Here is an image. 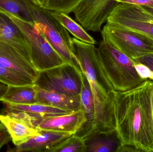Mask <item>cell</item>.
Here are the masks:
<instances>
[{
	"label": "cell",
	"instance_id": "8992f818",
	"mask_svg": "<svg viewBox=\"0 0 153 152\" xmlns=\"http://www.w3.org/2000/svg\"><path fill=\"white\" fill-rule=\"evenodd\" d=\"M101 32L102 41L109 43L131 59L153 53V40L141 33L108 22Z\"/></svg>",
	"mask_w": 153,
	"mask_h": 152
},
{
	"label": "cell",
	"instance_id": "3957f363",
	"mask_svg": "<svg viewBox=\"0 0 153 152\" xmlns=\"http://www.w3.org/2000/svg\"><path fill=\"white\" fill-rule=\"evenodd\" d=\"M94 59L108 92H126L146 80L140 76L133 60L108 42L102 41L96 47Z\"/></svg>",
	"mask_w": 153,
	"mask_h": 152
},
{
	"label": "cell",
	"instance_id": "603a6c76",
	"mask_svg": "<svg viewBox=\"0 0 153 152\" xmlns=\"http://www.w3.org/2000/svg\"><path fill=\"white\" fill-rule=\"evenodd\" d=\"M49 152H87V146L84 139L74 134L54 147Z\"/></svg>",
	"mask_w": 153,
	"mask_h": 152
},
{
	"label": "cell",
	"instance_id": "30bf717a",
	"mask_svg": "<svg viewBox=\"0 0 153 152\" xmlns=\"http://www.w3.org/2000/svg\"><path fill=\"white\" fill-rule=\"evenodd\" d=\"M87 120L82 109L63 115L39 117L36 127L39 131H48L74 134L78 133Z\"/></svg>",
	"mask_w": 153,
	"mask_h": 152
},
{
	"label": "cell",
	"instance_id": "f1b7e54d",
	"mask_svg": "<svg viewBox=\"0 0 153 152\" xmlns=\"http://www.w3.org/2000/svg\"><path fill=\"white\" fill-rule=\"evenodd\" d=\"M48 1V0H31L32 2L35 5L42 8H45Z\"/></svg>",
	"mask_w": 153,
	"mask_h": 152
},
{
	"label": "cell",
	"instance_id": "2e32d148",
	"mask_svg": "<svg viewBox=\"0 0 153 152\" xmlns=\"http://www.w3.org/2000/svg\"><path fill=\"white\" fill-rule=\"evenodd\" d=\"M84 140L88 152H117L121 145L116 130L93 134Z\"/></svg>",
	"mask_w": 153,
	"mask_h": 152
},
{
	"label": "cell",
	"instance_id": "ac0fdd59",
	"mask_svg": "<svg viewBox=\"0 0 153 152\" xmlns=\"http://www.w3.org/2000/svg\"><path fill=\"white\" fill-rule=\"evenodd\" d=\"M34 86H8V89L1 101L4 103L13 104L37 103Z\"/></svg>",
	"mask_w": 153,
	"mask_h": 152
},
{
	"label": "cell",
	"instance_id": "1f68e13d",
	"mask_svg": "<svg viewBox=\"0 0 153 152\" xmlns=\"http://www.w3.org/2000/svg\"><path fill=\"white\" fill-rule=\"evenodd\" d=\"M152 103H153V95Z\"/></svg>",
	"mask_w": 153,
	"mask_h": 152
},
{
	"label": "cell",
	"instance_id": "5b68a950",
	"mask_svg": "<svg viewBox=\"0 0 153 152\" xmlns=\"http://www.w3.org/2000/svg\"><path fill=\"white\" fill-rule=\"evenodd\" d=\"M32 11L34 24L51 46L65 62L76 65L68 30L52 16L50 11L33 4Z\"/></svg>",
	"mask_w": 153,
	"mask_h": 152
},
{
	"label": "cell",
	"instance_id": "9a60e30c",
	"mask_svg": "<svg viewBox=\"0 0 153 152\" xmlns=\"http://www.w3.org/2000/svg\"><path fill=\"white\" fill-rule=\"evenodd\" d=\"M81 109L86 113L87 120L76 134L85 139L91 134L94 120V104L91 87L86 77L82 73V87L80 93Z\"/></svg>",
	"mask_w": 153,
	"mask_h": 152
},
{
	"label": "cell",
	"instance_id": "484cf974",
	"mask_svg": "<svg viewBox=\"0 0 153 152\" xmlns=\"http://www.w3.org/2000/svg\"><path fill=\"white\" fill-rule=\"evenodd\" d=\"M12 140V137L7 128L2 122L0 123V149Z\"/></svg>",
	"mask_w": 153,
	"mask_h": 152
},
{
	"label": "cell",
	"instance_id": "cb8c5ba5",
	"mask_svg": "<svg viewBox=\"0 0 153 152\" xmlns=\"http://www.w3.org/2000/svg\"><path fill=\"white\" fill-rule=\"evenodd\" d=\"M82 0H48L44 9L69 14L73 12Z\"/></svg>",
	"mask_w": 153,
	"mask_h": 152
},
{
	"label": "cell",
	"instance_id": "ffe728a7",
	"mask_svg": "<svg viewBox=\"0 0 153 152\" xmlns=\"http://www.w3.org/2000/svg\"><path fill=\"white\" fill-rule=\"evenodd\" d=\"M51 13L76 39L87 43L94 45L96 43V41L93 37L88 34L81 25L74 20L68 14L53 11H51Z\"/></svg>",
	"mask_w": 153,
	"mask_h": 152
},
{
	"label": "cell",
	"instance_id": "7402d4cb",
	"mask_svg": "<svg viewBox=\"0 0 153 152\" xmlns=\"http://www.w3.org/2000/svg\"><path fill=\"white\" fill-rule=\"evenodd\" d=\"M0 82L8 86L34 85L35 82L30 78L0 63Z\"/></svg>",
	"mask_w": 153,
	"mask_h": 152
},
{
	"label": "cell",
	"instance_id": "83f0119b",
	"mask_svg": "<svg viewBox=\"0 0 153 152\" xmlns=\"http://www.w3.org/2000/svg\"><path fill=\"white\" fill-rule=\"evenodd\" d=\"M8 86L0 82V101H1L8 89Z\"/></svg>",
	"mask_w": 153,
	"mask_h": 152
},
{
	"label": "cell",
	"instance_id": "5bb4252c",
	"mask_svg": "<svg viewBox=\"0 0 153 152\" xmlns=\"http://www.w3.org/2000/svg\"><path fill=\"white\" fill-rule=\"evenodd\" d=\"M37 103L67 110H78L81 109L80 95H71L42 89L34 85Z\"/></svg>",
	"mask_w": 153,
	"mask_h": 152
},
{
	"label": "cell",
	"instance_id": "4316f807",
	"mask_svg": "<svg viewBox=\"0 0 153 152\" xmlns=\"http://www.w3.org/2000/svg\"><path fill=\"white\" fill-rule=\"evenodd\" d=\"M120 3L147 6L153 8V0H121Z\"/></svg>",
	"mask_w": 153,
	"mask_h": 152
},
{
	"label": "cell",
	"instance_id": "ba28073f",
	"mask_svg": "<svg viewBox=\"0 0 153 152\" xmlns=\"http://www.w3.org/2000/svg\"><path fill=\"white\" fill-rule=\"evenodd\" d=\"M107 22L141 33L153 40V16L140 5L119 3Z\"/></svg>",
	"mask_w": 153,
	"mask_h": 152
},
{
	"label": "cell",
	"instance_id": "d6986e66",
	"mask_svg": "<svg viewBox=\"0 0 153 152\" xmlns=\"http://www.w3.org/2000/svg\"><path fill=\"white\" fill-rule=\"evenodd\" d=\"M31 0H0V10L7 12L24 21L34 23Z\"/></svg>",
	"mask_w": 153,
	"mask_h": 152
},
{
	"label": "cell",
	"instance_id": "44dd1931",
	"mask_svg": "<svg viewBox=\"0 0 153 152\" xmlns=\"http://www.w3.org/2000/svg\"><path fill=\"white\" fill-rule=\"evenodd\" d=\"M6 104L8 109L24 112L39 115L41 117L68 114L73 112L39 103L30 104Z\"/></svg>",
	"mask_w": 153,
	"mask_h": 152
},
{
	"label": "cell",
	"instance_id": "8fae6325",
	"mask_svg": "<svg viewBox=\"0 0 153 152\" xmlns=\"http://www.w3.org/2000/svg\"><path fill=\"white\" fill-rule=\"evenodd\" d=\"M0 63L30 78L36 83L39 72L31 58L0 40Z\"/></svg>",
	"mask_w": 153,
	"mask_h": 152
},
{
	"label": "cell",
	"instance_id": "f546056e",
	"mask_svg": "<svg viewBox=\"0 0 153 152\" xmlns=\"http://www.w3.org/2000/svg\"><path fill=\"white\" fill-rule=\"evenodd\" d=\"M142 9L153 16V8L145 6H141Z\"/></svg>",
	"mask_w": 153,
	"mask_h": 152
},
{
	"label": "cell",
	"instance_id": "d4e9b609",
	"mask_svg": "<svg viewBox=\"0 0 153 152\" xmlns=\"http://www.w3.org/2000/svg\"><path fill=\"white\" fill-rule=\"evenodd\" d=\"M135 63H138L146 67L151 73V79L153 80V53L144 54L133 59Z\"/></svg>",
	"mask_w": 153,
	"mask_h": 152
},
{
	"label": "cell",
	"instance_id": "9c48e42d",
	"mask_svg": "<svg viewBox=\"0 0 153 152\" xmlns=\"http://www.w3.org/2000/svg\"><path fill=\"white\" fill-rule=\"evenodd\" d=\"M118 4L115 0H82L73 12L86 31L101 32L102 25Z\"/></svg>",
	"mask_w": 153,
	"mask_h": 152
},
{
	"label": "cell",
	"instance_id": "4fadbf2b",
	"mask_svg": "<svg viewBox=\"0 0 153 152\" xmlns=\"http://www.w3.org/2000/svg\"><path fill=\"white\" fill-rule=\"evenodd\" d=\"M0 40L5 42L31 58L27 40L19 27L7 15L0 12Z\"/></svg>",
	"mask_w": 153,
	"mask_h": 152
},
{
	"label": "cell",
	"instance_id": "6da1fadb",
	"mask_svg": "<svg viewBox=\"0 0 153 152\" xmlns=\"http://www.w3.org/2000/svg\"><path fill=\"white\" fill-rule=\"evenodd\" d=\"M115 130L122 145L153 152V81L124 92H109Z\"/></svg>",
	"mask_w": 153,
	"mask_h": 152
},
{
	"label": "cell",
	"instance_id": "7a4b0ae2",
	"mask_svg": "<svg viewBox=\"0 0 153 152\" xmlns=\"http://www.w3.org/2000/svg\"><path fill=\"white\" fill-rule=\"evenodd\" d=\"M71 46L75 63L88 80L94 101V122L89 136L96 133L114 131L109 92L102 82L94 64L95 45L71 37Z\"/></svg>",
	"mask_w": 153,
	"mask_h": 152
},
{
	"label": "cell",
	"instance_id": "e0dca14e",
	"mask_svg": "<svg viewBox=\"0 0 153 152\" xmlns=\"http://www.w3.org/2000/svg\"><path fill=\"white\" fill-rule=\"evenodd\" d=\"M0 121L7 128L15 146L40 134V131L37 129L27 126L6 114H0Z\"/></svg>",
	"mask_w": 153,
	"mask_h": 152
},
{
	"label": "cell",
	"instance_id": "277c9868",
	"mask_svg": "<svg viewBox=\"0 0 153 152\" xmlns=\"http://www.w3.org/2000/svg\"><path fill=\"white\" fill-rule=\"evenodd\" d=\"M0 12L8 16L21 30L28 45L32 62L38 71L45 70L65 62L34 23L24 21L7 12L2 10Z\"/></svg>",
	"mask_w": 153,
	"mask_h": 152
},
{
	"label": "cell",
	"instance_id": "4dcf8cb0",
	"mask_svg": "<svg viewBox=\"0 0 153 152\" xmlns=\"http://www.w3.org/2000/svg\"><path fill=\"white\" fill-rule=\"evenodd\" d=\"M115 1H117V2L118 3H120L121 0H115Z\"/></svg>",
	"mask_w": 153,
	"mask_h": 152
},
{
	"label": "cell",
	"instance_id": "52a82bcc",
	"mask_svg": "<svg viewBox=\"0 0 153 152\" xmlns=\"http://www.w3.org/2000/svg\"><path fill=\"white\" fill-rule=\"evenodd\" d=\"M82 72L75 64L65 62L39 72L35 85L52 92L79 95L82 87Z\"/></svg>",
	"mask_w": 153,
	"mask_h": 152
},
{
	"label": "cell",
	"instance_id": "7c38bea8",
	"mask_svg": "<svg viewBox=\"0 0 153 152\" xmlns=\"http://www.w3.org/2000/svg\"><path fill=\"white\" fill-rule=\"evenodd\" d=\"M72 135L69 133L40 131L38 135L30 137L9 151L49 152L54 147Z\"/></svg>",
	"mask_w": 153,
	"mask_h": 152
}]
</instances>
